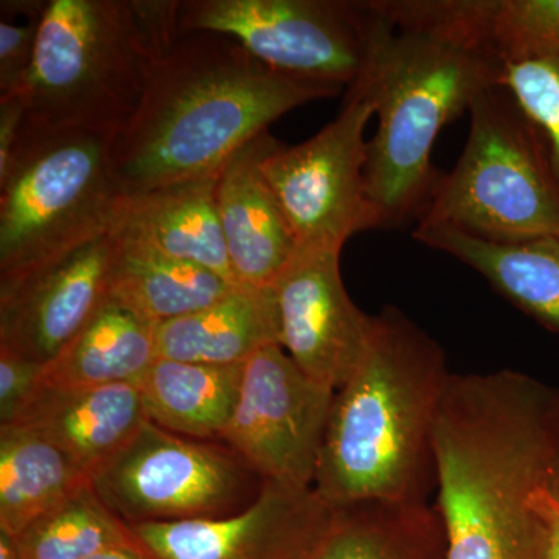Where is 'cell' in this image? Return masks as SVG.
I'll list each match as a JSON object with an SVG mask.
<instances>
[{"label": "cell", "mask_w": 559, "mask_h": 559, "mask_svg": "<svg viewBox=\"0 0 559 559\" xmlns=\"http://www.w3.org/2000/svg\"><path fill=\"white\" fill-rule=\"evenodd\" d=\"M373 109L344 102L340 116L299 145L277 142L261 162L299 250H342L384 229L366 186V130Z\"/></svg>", "instance_id": "10"}, {"label": "cell", "mask_w": 559, "mask_h": 559, "mask_svg": "<svg viewBox=\"0 0 559 559\" xmlns=\"http://www.w3.org/2000/svg\"><path fill=\"white\" fill-rule=\"evenodd\" d=\"M156 359V325L108 297L79 336L47 366L44 384H139Z\"/></svg>", "instance_id": "22"}, {"label": "cell", "mask_w": 559, "mask_h": 559, "mask_svg": "<svg viewBox=\"0 0 559 559\" xmlns=\"http://www.w3.org/2000/svg\"><path fill=\"white\" fill-rule=\"evenodd\" d=\"M334 511L314 488L263 484L249 506L226 516L128 527L153 559H308Z\"/></svg>", "instance_id": "12"}, {"label": "cell", "mask_w": 559, "mask_h": 559, "mask_svg": "<svg viewBox=\"0 0 559 559\" xmlns=\"http://www.w3.org/2000/svg\"><path fill=\"white\" fill-rule=\"evenodd\" d=\"M492 39L506 64L559 61V0H496Z\"/></svg>", "instance_id": "26"}, {"label": "cell", "mask_w": 559, "mask_h": 559, "mask_svg": "<svg viewBox=\"0 0 559 559\" xmlns=\"http://www.w3.org/2000/svg\"><path fill=\"white\" fill-rule=\"evenodd\" d=\"M86 559H153L150 557L148 551L143 549L138 540H131V543L120 544V546L109 547L98 551V554L92 555Z\"/></svg>", "instance_id": "32"}, {"label": "cell", "mask_w": 559, "mask_h": 559, "mask_svg": "<svg viewBox=\"0 0 559 559\" xmlns=\"http://www.w3.org/2000/svg\"><path fill=\"white\" fill-rule=\"evenodd\" d=\"M414 238L462 261L514 308L559 333V237L502 245L450 226L418 224Z\"/></svg>", "instance_id": "18"}, {"label": "cell", "mask_w": 559, "mask_h": 559, "mask_svg": "<svg viewBox=\"0 0 559 559\" xmlns=\"http://www.w3.org/2000/svg\"><path fill=\"white\" fill-rule=\"evenodd\" d=\"M114 240L108 297L154 325L200 311L238 286L148 246L119 237Z\"/></svg>", "instance_id": "23"}, {"label": "cell", "mask_w": 559, "mask_h": 559, "mask_svg": "<svg viewBox=\"0 0 559 559\" xmlns=\"http://www.w3.org/2000/svg\"><path fill=\"white\" fill-rule=\"evenodd\" d=\"M341 91L267 68L229 36L180 33L114 139L120 189L143 193L218 171L289 110Z\"/></svg>", "instance_id": "3"}, {"label": "cell", "mask_w": 559, "mask_h": 559, "mask_svg": "<svg viewBox=\"0 0 559 559\" xmlns=\"http://www.w3.org/2000/svg\"><path fill=\"white\" fill-rule=\"evenodd\" d=\"M49 0L0 2V97L24 91Z\"/></svg>", "instance_id": "28"}, {"label": "cell", "mask_w": 559, "mask_h": 559, "mask_svg": "<svg viewBox=\"0 0 559 559\" xmlns=\"http://www.w3.org/2000/svg\"><path fill=\"white\" fill-rule=\"evenodd\" d=\"M114 139L24 123L0 176V283L110 234L124 197L114 171Z\"/></svg>", "instance_id": "6"}, {"label": "cell", "mask_w": 559, "mask_h": 559, "mask_svg": "<svg viewBox=\"0 0 559 559\" xmlns=\"http://www.w3.org/2000/svg\"><path fill=\"white\" fill-rule=\"evenodd\" d=\"M90 477L46 437L20 425L0 426V530L17 536Z\"/></svg>", "instance_id": "24"}, {"label": "cell", "mask_w": 559, "mask_h": 559, "mask_svg": "<svg viewBox=\"0 0 559 559\" xmlns=\"http://www.w3.org/2000/svg\"><path fill=\"white\" fill-rule=\"evenodd\" d=\"M278 331L272 286L238 285L200 311L156 325L157 358L237 366L278 344Z\"/></svg>", "instance_id": "19"}, {"label": "cell", "mask_w": 559, "mask_h": 559, "mask_svg": "<svg viewBox=\"0 0 559 559\" xmlns=\"http://www.w3.org/2000/svg\"><path fill=\"white\" fill-rule=\"evenodd\" d=\"M221 170L143 193L124 194L110 234L198 264L238 285L221 229Z\"/></svg>", "instance_id": "16"}, {"label": "cell", "mask_w": 559, "mask_h": 559, "mask_svg": "<svg viewBox=\"0 0 559 559\" xmlns=\"http://www.w3.org/2000/svg\"><path fill=\"white\" fill-rule=\"evenodd\" d=\"M532 502L546 525L544 559H559V502L546 487L535 491Z\"/></svg>", "instance_id": "31"}, {"label": "cell", "mask_w": 559, "mask_h": 559, "mask_svg": "<svg viewBox=\"0 0 559 559\" xmlns=\"http://www.w3.org/2000/svg\"><path fill=\"white\" fill-rule=\"evenodd\" d=\"M559 390V389H558ZM547 491L559 502V400H558V421L557 436H555L554 454H551L549 481H547Z\"/></svg>", "instance_id": "33"}, {"label": "cell", "mask_w": 559, "mask_h": 559, "mask_svg": "<svg viewBox=\"0 0 559 559\" xmlns=\"http://www.w3.org/2000/svg\"><path fill=\"white\" fill-rule=\"evenodd\" d=\"M559 390L516 370L452 373L433 425L444 559H544Z\"/></svg>", "instance_id": "2"}, {"label": "cell", "mask_w": 559, "mask_h": 559, "mask_svg": "<svg viewBox=\"0 0 559 559\" xmlns=\"http://www.w3.org/2000/svg\"><path fill=\"white\" fill-rule=\"evenodd\" d=\"M16 540L24 559H86L134 536L90 484L33 521Z\"/></svg>", "instance_id": "25"}, {"label": "cell", "mask_w": 559, "mask_h": 559, "mask_svg": "<svg viewBox=\"0 0 559 559\" xmlns=\"http://www.w3.org/2000/svg\"><path fill=\"white\" fill-rule=\"evenodd\" d=\"M180 33L229 36L267 68L347 90L367 43L366 2L179 0Z\"/></svg>", "instance_id": "9"}, {"label": "cell", "mask_w": 559, "mask_h": 559, "mask_svg": "<svg viewBox=\"0 0 559 559\" xmlns=\"http://www.w3.org/2000/svg\"><path fill=\"white\" fill-rule=\"evenodd\" d=\"M253 476L230 450L178 436L146 419L92 473L90 484L117 518L134 525L235 513L249 498Z\"/></svg>", "instance_id": "8"}, {"label": "cell", "mask_w": 559, "mask_h": 559, "mask_svg": "<svg viewBox=\"0 0 559 559\" xmlns=\"http://www.w3.org/2000/svg\"><path fill=\"white\" fill-rule=\"evenodd\" d=\"M245 364L210 366L157 358L139 382L146 417L194 440H223L240 401Z\"/></svg>", "instance_id": "20"}, {"label": "cell", "mask_w": 559, "mask_h": 559, "mask_svg": "<svg viewBox=\"0 0 559 559\" xmlns=\"http://www.w3.org/2000/svg\"><path fill=\"white\" fill-rule=\"evenodd\" d=\"M25 119L27 106L21 92L0 97V176L9 170Z\"/></svg>", "instance_id": "30"}, {"label": "cell", "mask_w": 559, "mask_h": 559, "mask_svg": "<svg viewBox=\"0 0 559 559\" xmlns=\"http://www.w3.org/2000/svg\"><path fill=\"white\" fill-rule=\"evenodd\" d=\"M367 43L344 102L373 109L366 186L384 229L418 221L441 173L440 131L500 86L506 61L492 39L496 0H369Z\"/></svg>", "instance_id": "1"}, {"label": "cell", "mask_w": 559, "mask_h": 559, "mask_svg": "<svg viewBox=\"0 0 559 559\" xmlns=\"http://www.w3.org/2000/svg\"><path fill=\"white\" fill-rule=\"evenodd\" d=\"M500 86L513 95L546 139L559 180V61L509 62Z\"/></svg>", "instance_id": "27"}, {"label": "cell", "mask_w": 559, "mask_h": 559, "mask_svg": "<svg viewBox=\"0 0 559 559\" xmlns=\"http://www.w3.org/2000/svg\"><path fill=\"white\" fill-rule=\"evenodd\" d=\"M146 419L138 384L62 388L43 382L13 425L46 437L91 477Z\"/></svg>", "instance_id": "17"}, {"label": "cell", "mask_w": 559, "mask_h": 559, "mask_svg": "<svg viewBox=\"0 0 559 559\" xmlns=\"http://www.w3.org/2000/svg\"><path fill=\"white\" fill-rule=\"evenodd\" d=\"M46 364L0 348V426L13 425L40 389Z\"/></svg>", "instance_id": "29"}, {"label": "cell", "mask_w": 559, "mask_h": 559, "mask_svg": "<svg viewBox=\"0 0 559 559\" xmlns=\"http://www.w3.org/2000/svg\"><path fill=\"white\" fill-rule=\"evenodd\" d=\"M342 250H299L272 285L278 344L312 380L340 390L366 358L374 331L349 299L341 275Z\"/></svg>", "instance_id": "13"}, {"label": "cell", "mask_w": 559, "mask_h": 559, "mask_svg": "<svg viewBox=\"0 0 559 559\" xmlns=\"http://www.w3.org/2000/svg\"><path fill=\"white\" fill-rule=\"evenodd\" d=\"M116 240L97 238L24 277L0 283V348L49 366L109 296Z\"/></svg>", "instance_id": "14"}, {"label": "cell", "mask_w": 559, "mask_h": 559, "mask_svg": "<svg viewBox=\"0 0 559 559\" xmlns=\"http://www.w3.org/2000/svg\"><path fill=\"white\" fill-rule=\"evenodd\" d=\"M179 0H49L24 91L25 123L119 134L180 35Z\"/></svg>", "instance_id": "5"}, {"label": "cell", "mask_w": 559, "mask_h": 559, "mask_svg": "<svg viewBox=\"0 0 559 559\" xmlns=\"http://www.w3.org/2000/svg\"><path fill=\"white\" fill-rule=\"evenodd\" d=\"M278 140L270 131L250 140L221 170L218 212L235 282L271 288L299 252L261 162Z\"/></svg>", "instance_id": "15"}, {"label": "cell", "mask_w": 559, "mask_h": 559, "mask_svg": "<svg viewBox=\"0 0 559 559\" xmlns=\"http://www.w3.org/2000/svg\"><path fill=\"white\" fill-rule=\"evenodd\" d=\"M451 374L439 342L400 308H382L366 358L334 396L316 491L333 507L429 503L433 425Z\"/></svg>", "instance_id": "4"}, {"label": "cell", "mask_w": 559, "mask_h": 559, "mask_svg": "<svg viewBox=\"0 0 559 559\" xmlns=\"http://www.w3.org/2000/svg\"><path fill=\"white\" fill-rule=\"evenodd\" d=\"M0 559H24L14 536L0 530Z\"/></svg>", "instance_id": "34"}, {"label": "cell", "mask_w": 559, "mask_h": 559, "mask_svg": "<svg viewBox=\"0 0 559 559\" xmlns=\"http://www.w3.org/2000/svg\"><path fill=\"white\" fill-rule=\"evenodd\" d=\"M336 390L304 373L278 344L245 364L240 401L224 441L263 484L314 488Z\"/></svg>", "instance_id": "11"}, {"label": "cell", "mask_w": 559, "mask_h": 559, "mask_svg": "<svg viewBox=\"0 0 559 559\" xmlns=\"http://www.w3.org/2000/svg\"><path fill=\"white\" fill-rule=\"evenodd\" d=\"M447 535L430 503L362 500L336 507L308 559H444Z\"/></svg>", "instance_id": "21"}, {"label": "cell", "mask_w": 559, "mask_h": 559, "mask_svg": "<svg viewBox=\"0 0 559 559\" xmlns=\"http://www.w3.org/2000/svg\"><path fill=\"white\" fill-rule=\"evenodd\" d=\"M468 114L465 148L417 223L502 245L559 237V180L538 127L502 86L481 92Z\"/></svg>", "instance_id": "7"}]
</instances>
